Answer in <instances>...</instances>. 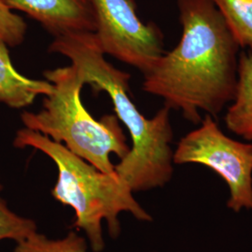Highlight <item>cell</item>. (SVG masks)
<instances>
[{"instance_id": "6da1fadb", "label": "cell", "mask_w": 252, "mask_h": 252, "mask_svg": "<svg viewBox=\"0 0 252 252\" xmlns=\"http://www.w3.org/2000/svg\"><path fill=\"white\" fill-rule=\"evenodd\" d=\"M180 42L143 74L142 89L194 125L233 101L241 47L211 0H178Z\"/></svg>"}, {"instance_id": "7a4b0ae2", "label": "cell", "mask_w": 252, "mask_h": 252, "mask_svg": "<svg viewBox=\"0 0 252 252\" xmlns=\"http://www.w3.org/2000/svg\"><path fill=\"white\" fill-rule=\"evenodd\" d=\"M48 51L68 58L94 94L104 91L110 97L116 116L126 126L132 140L128 154L114 166L118 176L133 192L165 186L174 173L171 109L163 106L151 119L140 113L129 97L130 74L106 60L95 33L54 37Z\"/></svg>"}, {"instance_id": "3957f363", "label": "cell", "mask_w": 252, "mask_h": 252, "mask_svg": "<svg viewBox=\"0 0 252 252\" xmlns=\"http://www.w3.org/2000/svg\"><path fill=\"white\" fill-rule=\"evenodd\" d=\"M13 146L18 149L34 148L56 164L58 179L52 194L55 200L75 210L73 226L85 233L93 252H101L105 248L103 220H106L113 238L121 232L119 215L122 212L131 213L138 220H153L116 172L100 171L62 143L26 127L17 131Z\"/></svg>"}, {"instance_id": "277c9868", "label": "cell", "mask_w": 252, "mask_h": 252, "mask_svg": "<svg viewBox=\"0 0 252 252\" xmlns=\"http://www.w3.org/2000/svg\"><path fill=\"white\" fill-rule=\"evenodd\" d=\"M43 76L54 90L45 96L39 112L22 113L25 127L64 143L100 171L113 173L110 155L123 159L130 151L117 116L106 115L96 121L83 107L81 92L85 81L74 64L46 70Z\"/></svg>"}, {"instance_id": "5b68a950", "label": "cell", "mask_w": 252, "mask_h": 252, "mask_svg": "<svg viewBox=\"0 0 252 252\" xmlns=\"http://www.w3.org/2000/svg\"><path fill=\"white\" fill-rule=\"evenodd\" d=\"M174 163H197L216 172L229 189L228 208L252 211V144L224 134L215 118L206 115L198 128L180 139Z\"/></svg>"}, {"instance_id": "8992f818", "label": "cell", "mask_w": 252, "mask_h": 252, "mask_svg": "<svg viewBox=\"0 0 252 252\" xmlns=\"http://www.w3.org/2000/svg\"><path fill=\"white\" fill-rule=\"evenodd\" d=\"M96 16L95 36L105 54L148 72L165 54L162 31L144 24L135 0H92Z\"/></svg>"}, {"instance_id": "52a82bcc", "label": "cell", "mask_w": 252, "mask_h": 252, "mask_svg": "<svg viewBox=\"0 0 252 252\" xmlns=\"http://www.w3.org/2000/svg\"><path fill=\"white\" fill-rule=\"evenodd\" d=\"M12 10L25 12L54 37L72 33H95L92 0H5Z\"/></svg>"}, {"instance_id": "ba28073f", "label": "cell", "mask_w": 252, "mask_h": 252, "mask_svg": "<svg viewBox=\"0 0 252 252\" xmlns=\"http://www.w3.org/2000/svg\"><path fill=\"white\" fill-rule=\"evenodd\" d=\"M54 86L46 80H32L13 66L9 46L0 39V102L11 108H24L34 103L38 95H49Z\"/></svg>"}, {"instance_id": "9c48e42d", "label": "cell", "mask_w": 252, "mask_h": 252, "mask_svg": "<svg viewBox=\"0 0 252 252\" xmlns=\"http://www.w3.org/2000/svg\"><path fill=\"white\" fill-rule=\"evenodd\" d=\"M229 131L252 140V53L241 52L238 64V81L234 99L229 104L225 117Z\"/></svg>"}, {"instance_id": "30bf717a", "label": "cell", "mask_w": 252, "mask_h": 252, "mask_svg": "<svg viewBox=\"0 0 252 252\" xmlns=\"http://www.w3.org/2000/svg\"><path fill=\"white\" fill-rule=\"evenodd\" d=\"M242 49L252 50V0H211Z\"/></svg>"}, {"instance_id": "8fae6325", "label": "cell", "mask_w": 252, "mask_h": 252, "mask_svg": "<svg viewBox=\"0 0 252 252\" xmlns=\"http://www.w3.org/2000/svg\"><path fill=\"white\" fill-rule=\"evenodd\" d=\"M13 252H87V242L74 231L61 239H50L37 231L17 242Z\"/></svg>"}, {"instance_id": "7c38bea8", "label": "cell", "mask_w": 252, "mask_h": 252, "mask_svg": "<svg viewBox=\"0 0 252 252\" xmlns=\"http://www.w3.org/2000/svg\"><path fill=\"white\" fill-rule=\"evenodd\" d=\"M36 229L33 220L11 211L7 202L0 197V240L11 239L20 242L34 234Z\"/></svg>"}, {"instance_id": "4fadbf2b", "label": "cell", "mask_w": 252, "mask_h": 252, "mask_svg": "<svg viewBox=\"0 0 252 252\" xmlns=\"http://www.w3.org/2000/svg\"><path fill=\"white\" fill-rule=\"evenodd\" d=\"M25 20L9 8L5 0H0V39L9 47L21 45L27 35Z\"/></svg>"}, {"instance_id": "5bb4252c", "label": "cell", "mask_w": 252, "mask_h": 252, "mask_svg": "<svg viewBox=\"0 0 252 252\" xmlns=\"http://www.w3.org/2000/svg\"><path fill=\"white\" fill-rule=\"evenodd\" d=\"M2 189H3V185H2V183H1V181H0V192L2 191Z\"/></svg>"}]
</instances>
